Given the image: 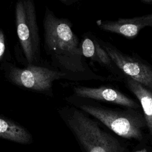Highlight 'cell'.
<instances>
[{"mask_svg":"<svg viewBox=\"0 0 152 152\" xmlns=\"http://www.w3.org/2000/svg\"><path fill=\"white\" fill-rule=\"evenodd\" d=\"M0 138L20 144H30L32 137L22 125L0 116Z\"/></svg>","mask_w":152,"mask_h":152,"instance_id":"9","label":"cell"},{"mask_svg":"<svg viewBox=\"0 0 152 152\" xmlns=\"http://www.w3.org/2000/svg\"><path fill=\"white\" fill-rule=\"evenodd\" d=\"M141 1L145 4H152V0H141Z\"/></svg>","mask_w":152,"mask_h":152,"instance_id":"13","label":"cell"},{"mask_svg":"<svg viewBox=\"0 0 152 152\" xmlns=\"http://www.w3.org/2000/svg\"><path fill=\"white\" fill-rule=\"evenodd\" d=\"M80 108L101 121L121 137L135 139L142 137V122L132 115L87 104L81 105Z\"/></svg>","mask_w":152,"mask_h":152,"instance_id":"5","label":"cell"},{"mask_svg":"<svg viewBox=\"0 0 152 152\" xmlns=\"http://www.w3.org/2000/svg\"><path fill=\"white\" fill-rule=\"evenodd\" d=\"M61 1H63V2H74V1H77V0H61Z\"/></svg>","mask_w":152,"mask_h":152,"instance_id":"14","label":"cell"},{"mask_svg":"<svg viewBox=\"0 0 152 152\" xmlns=\"http://www.w3.org/2000/svg\"><path fill=\"white\" fill-rule=\"evenodd\" d=\"M74 92L80 97L110 102L132 108L138 107L134 100L119 91L110 87L102 86L95 88L77 86L74 87Z\"/></svg>","mask_w":152,"mask_h":152,"instance_id":"8","label":"cell"},{"mask_svg":"<svg viewBox=\"0 0 152 152\" xmlns=\"http://www.w3.org/2000/svg\"><path fill=\"white\" fill-rule=\"evenodd\" d=\"M17 33L28 65L40 59V40L33 0H17L15 8Z\"/></svg>","mask_w":152,"mask_h":152,"instance_id":"2","label":"cell"},{"mask_svg":"<svg viewBox=\"0 0 152 152\" xmlns=\"http://www.w3.org/2000/svg\"><path fill=\"white\" fill-rule=\"evenodd\" d=\"M4 68L5 75L8 81L20 87L36 91H50L54 81L66 79L65 75L57 69L36 65H28L22 68L8 64Z\"/></svg>","mask_w":152,"mask_h":152,"instance_id":"4","label":"cell"},{"mask_svg":"<svg viewBox=\"0 0 152 152\" xmlns=\"http://www.w3.org/2000/svg\"><path fill=\"white\" fill-rule=\"evenodd\" d=\"M66 123L86 152H118V142L94 121L74 109Z\"/></svg>","mask_w":152,"mask_h":152,"instance_id":"3","label":"cell"},{"mask_svg":"<svg viewBox=\"0 0 152 152\" xmlns=\"http://www.w3.org/2000/svg\"><path fill=\"white\" fill-rule=\"evenodd\" d=\"M137 152H145V151H137Z\"/></svg>","mask_w":152,"mask_h":152,"instance_id":"15","label":"cell"},{"mask_svg":"<svg viewBox=\"0 0 152 152\" xmlns=\"http://www.w3.org/2000/svg\"><path fill=\"white\" fill-rule=\"evenodd\" d=\"M5 41L3 30L0 29V61L2 59L5 52Z\"/></svg>","mask_w":152,"mask_h":152,"instance_id":"12","label":"cell"},{"mask_svg":"<svg viewBox=\"0 0 152 152\" xmlns=\"http://www.w3.org/2000/svg\"><path fill=\"white\" fill-rule=\"evenodd\" d=\"M126 83L139 100L144 113L147 126L152 135V91L129 78L126 79Z\"/></svg>","mask_w":152,"mask_h":152,"instance_id":"11","label":"cell"},{"mask_svg":"<svg viewBox=\"0 0 152 152\" xmlns=\"http://www.w3.org/2000/svg\"><path fill=\"white\" fill-rule=\"evenodd\" d=\"M99 42L118 68L128 78L152 91V66L141 59L122 53L108 42Z\"/></svg>","mask_w":152,"mask_h":152,"instance_id":"6","label":"cell"},{"mask_svg":"<svg viewBox=\"0 0 152 152\" xmlns=\"http://www.w3.org/2000/svg\"><path fill=\"white\" fill-rule=\"evenodd\" d=\"M43 23L45 51L52 65L65 75L66 79L101 78L94 74L84 61L81 43L69 21L56 17L46 8Z\"/></svg>","mask_w":152,"mask_h":152,"instance_id":"1","label":"cell"},{"mask_svg":"<svg viewBox=\"0 0 152 152\" xmlns=\"http://www.w3.org/2000/svg\"><path fill=\"white\" fill-rule=\"evenodd\" d=\"M96 23L103 30L133 38L142 28L152 27V13L130 18H119L115 21L98 20Z\"/></svg>","mask_w":152,"mask_h":152,"instance_id":"7","label":"cell"},{"mask_svg":"<svg viewBox=\"0 0 152 152\" xmlns=\"http://www.w3.org/2000/svg\"><path fill=\"white\" fill-rule=\"evenodd\" d=\"M83 55L91 60L98 62L109 69H113V62L107 52L96 39L86 37L81 43Z\"/></svg>","mask_w":152,"mask_h":152,"instance_id":"10","label":"cell"}]
</instances>
